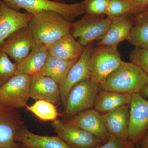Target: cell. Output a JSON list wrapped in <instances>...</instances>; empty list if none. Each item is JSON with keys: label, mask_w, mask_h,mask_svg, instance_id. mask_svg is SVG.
<instances>
[{"label": "cell", "mask_w": 148, "mask_h": 148, "mask_svg": "<svg viewBox=\"0 0 148 148\" xmlns=\"http://www.w3.org/2000/svg\"><path fill=\"white\" fill-rule=\"evenodd\" d=\"M71 22L60 14L47 11L33 15L28 27L34 40L48 48L70 33Z\"/></svg>", "instance_id": "6da1fadb"}, {"label": "cell", "mask_w": 148, "mask_h": 148, "mask_svg": "<svg viewBox=\"0 0 148 148\" xmlns=\"http://www.w3.org/2000/svg\"><path fill=\"white\" fill-rule=\"evenodd\" d=\"M148 84V76L133 62L122 61L117 69L100 84L103 90L133 94Z\"/></svg>", "instance_id": "7a4b0ae2"}, {"label": "cell", "mask_w": 148, "mask_h": 148, "mask_svg": "<svg viewBox=\"0 0 148 148\" xmlns=\"http://www.w3.org/2000/svg\"><path fill=\"white\" fill-rule=\"evenodd\" d=\"M16 10L23 9L33 15L43 11H53L60 14L71 22L85 13L84 2L66 3L51 0H2Z\"/></svg>", "instance_id": "3957f363"}, {"label": "cell", "mask_w": 148, "mask_h": 148, "mask_svg": "<svg viewBox=\"0 0 148 148\" xmlns=\"http://www.w3.org/2000/svg\"><path fill=\"white\" fill-rule=\"evenodd\" d=\"M101 89L100 84L90 79L76 84L68 94L65 110L61 116L68 120L77 114L92 108Z\"/></svg>", "instance_id": "277c9868"}, {"label": "cell", "mask_w": 148, "mask_h": 148, "mask_svg": "<svg viewBox=\"0 0 148 148\" xmlns=\"http://www.w3.org/2000/svg\"><path fill=\"white\" fill-rule=\"evenodd\" d=\"M122 61L117 47H93L89 58L90 79L100 84L119 67Z\"/></svg>", "instance_id": "5b68a950"}, {"label": "cell", "mask_w": 148, "mask_h": 148, "mask_svg": "<svg viewBox=\"0 0 148 148\" xmlns=\"http://www.w3.org/2000/svg\"><path fill=\"white\" fill-rule=\"evenodd\" d=\"M111 19L104 16L85 13L79 20L71 22L70 33L82 46L99 41L106 34L110 25Z\"/></svg>", "instance_id": "8992f818"}, {"label": "cell", "mask_w": 148, "mask_h": 148, "mask_svg": "<svg viewBox=\"0 0 148 148\" xmlns=\"http://www.w3.org/2000/svg\"><path fill=\"white\" fill-rule=\"evenodd\" d=\"M31 75L16 74L0 87V103L16 109L26 108L30 97Z\"/></svg>", "instance_id": "52a82bcc"}, {"label": "cell", "mask_w": 148, "mask_h": 148, "mask_svg": "<svg viewBox=\"0 0 148 148\" xmlns=\"http://www.w3.org/2000/svg\"><path fill=\"white\" fill-rule=\"evenodd\" d=\"M51 125L57 136L72 148H96L104 144L90 132L61 120L52 121Z\"/></svg>", "instance_id": "ba28073f"}, {"label": "cell", "mask_w": 148, "mask_h": 148, "mask_svg": "<svg viewBox=\"0 0 148 148\" xmlns=\"http://www.w3.org/2000/svg\"><path fill=\"white\" fill-rule=\"evenodd\" d=\"M148 131V100L140 92L132 94L130 105L128 140L136 145Z\"/></svg>", "instance_id": "9c48e42d"}, {"label": "cell", "mask_w": 148, "mask_h": 148, "mask_svg": "<svg viewBox=\"0 0 148 148\" xmlns=\"http://www.w3.org/2000/svg\"><path fill=\"white\" fill-rule=\"evenodd\" d=\"M25 126L16 109L0 103V148H21L22 144L16 141L15 137Z\"/></svg>", "instance_id": "30bf717a"}, {"label": "cell", "mask_w": 148, "mask_h": 148, "mask_svg": "<svg viewBox=\"0 0 148 148\" xmlns=\"http://www.w3.org/2000/svg\"><path fill=\"white\" fill-rule=\"evenodd\" d=\"M34 40L29 27H23L14 32L0 45V51L6 53L18 64L29 55Z\"/></svg>", "instance_id": "8fae6325"}, {"label": "cell", "mask_w": 148, "mask_h": 148, "mask_svg": "<svg viewBox=\"0 0 148 148\" xmlns=\"http://www.w3.org/2000/svg\"><path fill=\"white\" fill-rule=\"evenodd\" d=\"M94 44L95 42H92L86 47L82 54L72 66L64 82L60 85L61 103L64 107L72 88L79 83L90 79L89 58Z\"/></svg>", "instance_id": "7c38bea8"}, {"label": "cell", "mask_w": 148, "mask_h": 148, "mask_svg": "<svg viewBox=\"0 0 148 148\" xmlns=\"http://www.w3.org/2000/svg\"><path fill=\"white\" fill-rule=\"evenodd\" d=\"M33 16L13 9L0 0V45L14 32L28 26Z\"/></svg>", "instance_id": "4fadbf2b"}, {"label": "cell", "mask_w": 148, "mask_h": 148, "mask_svg": "<svg viewBox=\"0 0 148 148\" xmlns=\"http://www.w3.org/2000/svg\"><path fill=\"white\" fill-rule=\"evenodd\" d=\"M130 105L101 114L102 120L110 137L120 141L128 140Z\"/></svg>", "instance_id": "5bb4252c"}, {"label": "cell", "mask_w": 148, "mask_h": 148, "mask_svg": "<svg viewBox=\"0 0 148 148\" xmlns=\"http://www.w3.org/2000/svg\"><path fill=\"white\" fill-rule=\"evenodd\" d=\"M30 97L58 104L61 102L60 85L51 78L36 73L31 75Z\"/></svg>", "instance_id": "9a60e30c"}, {"label": "cell", "mask_w": 148, "mask_h": 148, "mask_svg": "<svg viewBox=\"0 0 148 148\" xmlns=\"http://www.w3.org/2000/svg\"><path fill=\"white\" fill-rule=\"evenodd\" d=\"M65 121L90 132L99 138L104 144L110 138L102 120L101 113L95 109L83 111Z\"/></svg>", "instance_id": "2e32d148"}, {"label": "cell", "mask_w": 148, "mask_h": 148, "mask_svg": "<svg viewBox=\"0 0 148 148\" xmlns=\"http://www.w3.org/2000/svg\"><path fill=\"white\" fill-rule=\"evenodd\" d=\"M111 23L103 38L96 43L97 46L117 47L122 42L127 40L134 25L132 14L110 18Z\"/></svg>", "instance_id": "e0dca14e"}, {"label": "cell", "mask_w": 148, "mask_h": 148, "mask_svg": "<svg viewBox=\"0 0 148 148\" xmlns=\"http://www.w3.org/2000/svg\"><path fill=\"white\" fill-rule=\"evenodd\" d=\"M49 56L48 48L34 40L29 55L17 64L16 75L25 74L32 75L38 73L45 64Z\"/></svg>", "instance_id": "ac0fdd59"}, {"label": "cell", "mask_w": 148, "mask_h": 148, "mask_svg": "<svg viewBox=\"0 0 148 148\" xmlns=\"http://www.w3.org/2000/svg\"><path fill=\"white\" fill-rule=\"evenodd\" d=\"M85 48L70 32L48 47L49 54L63 60L76 61L82 54Z\"/></svg>", "instance_id": "d6986e66"}, {"label": "cell", "mask_w": 148, "mask_h": 148, "mask_svg": "<svg viewBox=\"0 0 148 148\" xmlns=\"http://www.w3.org/2000/svg\"><path fill=\"white\" fill-rule=\"evenodd\" d=\"M15 140L34 148H72L58 136L37 135L29 131L26 126L18 131Z\"/></svg>", "instance_id": "ffe728a7"}, {"label": "cell", "mask_w": 148, "mask_h": 148, "mask_svg": "<svg viewBox=\"0 0 148 148\" xmlns=\"http://www.w3.org/2000/svg\"><path fill=\"white\" fill-rule=\"evenodd\" d=\"M133 16L134 25L127 40L135 47L148 49V5Z\"/></svg>", "instance_id": "44dd1931"}, {"label": "cell", "mask_w": 148, "mask_h": 148, "mask_svg": "<svg viewBox=\"0 0 148 148\" xmlns=\"http://www.w3.org/2000/svg\"><path fill=\"white\" fill-rule=\"evenodd\" d=\"M132 94L120 93L101 89L94 104V109L101 114L107 112L131 103Z\"/></svg>", "instance_id": "7402d4cb"}, {"label": "cell", "mask_w": 148, "mask_h": 148, "mask_svg": "<svg viewBox=\"0 0 148 148\" xmlns=\"http://www.w3.org/2000/svg\"><path fill=\"white\" fill-rule=\"evenodd\" d=\"M76 61H67L49 55L42 69L38 73L51 78L61 85Z\"/></svg>", "instance_id": "603a6c76"}, {"label": "cell", "mask_w": 148, "mask_h": 148, "mask_svg": "<svg viewBox=\"0 0 148 148\" xmlns=\"http://www.w3.org/2000/svg\"><path fill=\"white\" fill-rule=\"evenodd\" d=\"M26 108L41 121H53L61 116L54 104L44 100H37L33 105H27Z\"/></svg>", "instance_id": "cb8c5ba5"}, {"label": "cell", "mask_w": 148, "mask_h": 148, "mask_svg": "<svg viewBox=\"0 0 148 148\" xmlns=\"http://www.w3.org/2000/svg\"><path fill=\"white\" fill-rule=\"evenodd\" d=\"M146 5H142L126 0H110L106 15L109 18L132 14Z\"/></svg>", "instance_id": "d4e9b609"}, {"label": "cell", "mask_w": 148, "mask_h": 148, "mask_svg": "<svg viewBox=\"0 0 148 148\" xmlns=\"http://www.w3.org/2000/svg\"><path fill=\"white\" fill-rule=\"evenodd\" d=\"M17 64L11 61L6 53L0 51V87L16 75Z\"/></svg>", "instance_id": "484cf974"}, {"label": "cell", "mask_w": 148, "mask_h": 148, "mask_svg": "<svg viewBox=\"0 0 148 148\" xmlns=\"http://www.w3.org/2000/svg\"><path fill=\"white\" fill-rule=\"evenodd\" d=\"M110 0H84L85 12L94 16L106 15Z\"/></svg>", "instance_id": "4316f807"}, {"label": "cell", "mask_w": 148, "mask_h": 148, "mask_svg": "<svg viewBox=\"0 0 148 148\" xmlns=\"http://www.w3.org/2000/svg\"><path fill=\"white\" fill-rule=\"evenodd\" d=\"M131 62L139 66L148 76V49L135 47L130 52Z\"/></svg>", "instance_id": "83f0119b"}, {"label": "cell", "mask_w": 148, "mask_h": 148, "mask_svg": "<svg viewBox=\"0 0 148 148\" xmlns=\"http://www.w3.org/2000/svg\"><path fill=\"white\" fill-rule=\"evenodd\" d=\"M136 145L129 140L120 141L110 137L106 143L96 148H136Z\"/></svg>", "instance_id": "f1b7e54d"}, {"label": "cell", "mask_w": 148, "mask_h": 148, "mask_svg": "<svg viewBox=\"0 0 148 148\" xmlns=\"http://www.w3.org/2000/svg\"><path fill=\"white\" fill-rule=\"evenodd\" d=\"M138 144L140 148H148V131Z\"/></svg>", "instance_id": "f546056e"}, {"label": "cell", "mask_w": 148, "mask_h": 148, "mask_svg": "<svg viewBox=\"0 0 148 148\" xmlns=\"http://www.w3.org/2000/svg\"><path fill=\"white\" fill-rule=\"evenodd\" d=\"M140 93L145 98H148V84L141 89Z\"/></svg>", "instance_id": "4dcf8cb0"}, {"label": "cell", "mask_w": 148, "mask_h": 148, "mask_svg": "<svg viewBox=\"0 0 148 148\" xmlns=\"http://www.w3.org/2000/svg\"><path fill=\"white\" fill-rule=\"evenodd\" d=\"M131 2L142 5H148V0H126Z\"/></svg>", "instance_id": "1f68e13d"}, {"label": "cell", "mask_w": 148, "mask_h": 148, "mask_svg": "<svg viewBox=\"0 0 148 148\" xmlns=\"http://www.w3.org/2000/svg\"><path fill=\"white\" fill-rule=\"evenodd\" d=\"M55 1L59 2H63L66 1H72V0H53Z\"/></svg>", "instance_id": "d6a6232c"}, {"label": "cell", "mask_w": 148, "mask_h": 148, "mask_svg": "<svg viewBox=\"0 0 148 148\" xmlns=\"http://www.w3.org/2000/svg\"><path fill=\"white\" fill-rule=\"evenodd\" d=\"M21 148H32V147H28V146L24 145H23V144H22V146H21Z\"/></svg>", "instance_id": "836d02e7"}, {"label": "cell", "mask_w": 148, "mask_h": 148, "mask_svg": "<svg viewBox=\"0 0 148 148\" xmlns=\"http://www.w3.org/2000/svg\"><path fill=\"white\" fill-rule=\"evenodd\" d=\"M136 148H140V146L138 144H136Z\"/></svg>", "instance_id": "e575fe53"}]
</instances>
